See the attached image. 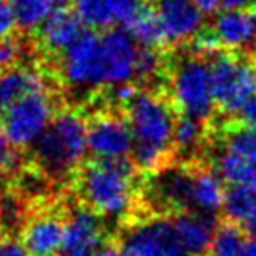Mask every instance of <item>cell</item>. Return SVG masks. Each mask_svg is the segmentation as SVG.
<instances>
[{
  "label": "cell",
  "mask_w": 256,
  "mask_h": 256,
  "mask_svg": "<svg viewBox=\"0 0 256 256\" xmlns=\"http://www.w3.org/2000/svg\"><path fill=\"white\" fill-rule=\"evenodd\" d=\"M140 50L132 34L124 30L84 32L62 53V79L76 92L130 84L137 79Z\"/></svg>",
  "instance_id": "6da1fadb"
},
{
  "label": "cell",
  "mask_w": 256,
  "mask_h": 256,
  "mask_svg": "<svg viewBox=\"0 0 256 256\" xmlns=\"http://www.w3.org/2000/svg\"><path fill=\"white\" fill-rule=\"evenodd\" d=\"M134 160L142 170L162 168L174 148L176 116L170 104L153 92H140L126 102Z\"/></svg>",
  "instance_id": "7a4b0ae2"
},
{
  "label": "cell",
  "mask_w": 256,
  "mask_h": 256,
  "mask_svg": "<svg viewBox=\"0 0 256 256\" xmlns=\"http://www.w3.org/2000/svg\"><path fill=\"white\" fill-rule=\"evenodd\" d=\"M78 190L100 218L118 221L136 202V176L126 160H95L79 172Z\"/></svg>",
  "instance_id": "3957f363"
},
{
  "label": "cell",
  "mask_w": 256,
  "mask_h": 256,
  "mask_svg": "<svg viewBox=\"0 0 256 256\" xmlns=\"http://www.w3.org/2000/svg\"><path fill=\"white\" fill-rule=\"evenodd\" d=\"M88 151V121L78 110H62L34 146L42 170L64 178L79 167Z\"/></svg>",
  "instance_id": "277c9868"
},
{
  "label": "cell",
  "mask_w": 256,
  "mask_h": 256,
  "mask_svg": "<svg viewBox=\"0 0 256 256\" xmlns=\"http://www.w3.org/2000/svg\"><path fill=\"white\" fill-rule=\"evenodd\" d=\"M168 92L174 106L184 116L207 121L216 109L210 65L204 56H184L172 68Z\"/></svg>",
  "instance_id": "5b68a950"
},
{
  "label": "cell",
  "mask_w": 256,
  "mask_h": 256,
  "mask_svg": "<svg viewBox=\"0 0 256 256\" xmlns=\"http://www.w3.org/2000/svg\"><path fill=\"white\" fill-rule=\"evenodd\" d=\"M54 118V102L48 86L20 96L8 106L0 120V126L9 142L16 148L36 146Z\"/></svg>",
  "instance_id": "8992f818"
},
{
  "label": "cell",
  "mask_w": 256,
  "mask_h": 256,
  "mask_svg": "<svg viewBox=\"0 0 256 256\" xmlns=\"http://www.w3.org/2000/svg\"><path fill=\"white\" fill-rule=\"evenodd\" d=\"M209 65L216 106L226 114H238L256 93V60L230 51L214 54Z\"/></svg>",
  "instance_id": "52a82bcc"
},
{
  "label": "cell",
  "mask_w": 256,
  "mask_h": 256,
  "mask_svg": "<svg viewBox=\"0 0 256 256\" xmlns=\"http://www.w3.org/2000/svg\"><path fill=\"white\" fill-rule=\"evenodd\" d=\"M120 251L121 256H184L172 218H153L130 226Z\"/></svg>",
  "instance_id": "ba28073f"
},
{
  "label": "cell",
  "mask_w": 256,
  "mask_h": 256,
  "mask_svg": "<svg viewBox=\"0 0 256 256\" xmlns=\"http://www.w3.org/2000/svg\"><path fill=\"white\" fill-rule=\"evenodd\" d=\"M134 150L128 121L100 112L88 123V151L96 160H124Z\"/></svg>",
  "instance_id": "9c48e42d"
},
{
  "label": "cell",
  "mask_w": 256,
  "mask_h": 256,
  "mask_svg": "<svg viewBox=\"0 0 256 256\" xmlns=\"http://www.w3.org/2000/svg\"><path fill=\"white\" fill-rule=\"evenodd\" d=\"M154 16L162 44L188 42L202 32L204 12L193 0H158Z\"/></svg>",
  "instance_id": "30bf717a"
},
{
  "label": "cell",
  "mask_w": 256,
  "mask_h": 256,
  "mask_svg": "<svg viewBox=\"0 0 256 256\" xmlns=\"http://www.w3.org/2000/svg\"><path fill=\"white\" fill-rule=\"evenodd\" d=\"M220 48L232 53L256 51V8L221 11L210 26Z\"/></svg>",
  "instance_id": "8fae6325"
},
{
  "label": "cell",
  "mask_w": 256,
  "mask_h": 256,
  "mask_svg": "<svg viewBox=\"0 0 256 256\" xmlns=\"http://www.w3.org/2000/svg\"><path fill=\"white\" fill-rule=\"evenodd\" d=\"M139 11L137 0H76V14L93 30L128 26Z\"/></svg>",
  "instance_id": "7c38bea8"
},
{
  "label": "cell",
  "mask_w": 256,
  "mask_h": 256,
  "mask_svg": "<svg viewBox=\"0 0 256 256\" xmlns=\"http://www.w3.org/2000/svg\"><path fill=\"white\" fill-rule=\"evenodd\" d=\"M195 170L186 167L162 168L151 181V198L167 210H192V186Z\"/></svg>",
  "instance_id": "4fadbf2b"
},
{
  "label": "cell",
  "mask_w": 256,
  "mask_h": 256,
  "mask_svg": "<svg viewBox=\"0 0 256 256\" xmlns=\"http://www.w3.org/2000/svg\"><path fill=\"white\" fill-rule=\"evenodd\" d=\"M22 244L32 256H56L64 251L65 221L56 214H39L25 224Z\"/></svg>",
  "instance_id": "5bb4252c"
},
{
  "label": "cell",
  "mask_w": 256,
  "mask_h": 256,
  "mask_svg": "<svg viewBox=\"0 0 256 256\" xmlns=\"http://www.w3.org/2000/svg\"><path fill=\"white\" fill-rule=\"evenodd\" d=\"M176 234L181 242L184 252L198 256L209 251L212 237L216 234V223L212 214L198 212V210H184L172 218Z\"/></svg>",
  "instance_id": "9a60e30c"
},
{
  "label": "cell",
  "mask_w": 256,
  "mask_h": 256,
  "mask_svg": "<svg viewBox=\"0 0 256 256\" xmlns=\"http://www.w3.org/2000/svg\"><path fill=\"white\" fill-rule=\"evenodd\" d=\"M82 34V22L76 11L56 8L39 28V40L50 53H64Z\"/></svg>",
  "instance_id": "2e32d148"
},
{
  "label": "cell",
  "mask_w": 256,
  "mask_h": 256,
  "mask_svg": "<svg viewBox=\"0 0 256 256\" xmlns=\"http://www.w3.org/2000/svg\"><path fill=\"white\" fill-rule=\"evenodd\" d=\"M104 240V224L100 216L88 209H76L65 221L64 249H96Z\"/></svg>",
  "instance_id": "e0dca14e"
},
{
  "label": "cell",
  "mask_w": 256,
  "mask_h": 256,
  "mask_svg": "<svg viewBox=\"0 0 256 256\" xmlns=\"http://www.w3.org/2000/svg\"><path fill=\"white\" fill-rule=\"evenodd\" d=\"M223 179L216 170L196 168L192 186V210L214 214L224 202Z\"/></svg>",
  "instance_id": "ac0fdd59"
},
{
  "label": "cell",
  "mask_w": 256,
  "mask_h": 256,
  "mask_svg": "<svg viewBox=\"0 0 256 256\" xmlns=\"http://www.w3.org/2000/svg\"><path fill=\"white\" fill-rule=\"evenodd\" d=\"M44 86H48L46 79L36 68L11 67L8 70H2L0 72V109H6L20 96Z\"/></svg>",
  "instance_id": "d6986e66"
},
{
  "label": "cell",
  "mask_w": 256,
  "mask_h": 256,
  "mask_svg": "<svg viewBox=\"0 0 256 256\" xmlns=\"http://www.w3.org/2000/svg\"><path fill=\"white\" fill-rule=\"evenodd\" d=\"M224 214L230 221L246 224L256 218V184L238 182L224 192Z\"/></svg>",
  "instance_id": "ffe728a7"
},
{
  "label": "cell",
  "mask_w": 256,
  "mask_h": 256,
  "mask_svg": "<svg viewBox=\"0 0 256 256\" xmlns=\"http://www.w3.org/2000/svg\"><path fill=\"white\" fill-rule=\"evenodd\" d=\"M214 170L221 176L223 181L230 184H238V182L256 184V158L240 156V154L220 150Z\"/></svg>",
  "instance_id": "44dd1931"
},
{
  "label": "cell",
  "mask_w": 256,
  "mask_h": 256,
  "mask_svg": "<svg viewBox=\"0 0 256 256\" xmlns=\"http://www.w3.org/2000/svg\"><path fill=\"white\" fill-rule=\"evenodd\" d=\"M22 30H39L56 9V0H8Z\"/></svg>",
  "instance_id": "7402d4cb"
},
{
  "label": "cell",
  "mask_w": 256,
  "mask_h": 256,
  "mask_svg": "<svg viewBox=\"0 0 256 256\" xmlns=\"http://www.w3.org/2000/svg\"><path fill=\"white\" fill-rule=\"evenodd\" d=\"M248 240L244 226L228 220L216 228L209 248V256H238L240 249Z\"/></svg>",
  "instance_id": "603a6c76"
},
{
  "label": "cell",
  "mask_w": 256,
  "mask_h": 256,
  "mask_svg": "<svg viewBox=\"0 0 256 256\" xmlns=\"http://www.w3.org/2000/svg\"><path fill=\"white\" fill-rule=\"evenodd\" d=\"M228 153L256 158V130L248 124L228 128L221 139V148Z\"/></svg>",
  "instance_id": "cb8c5ba5"
},
{
  "label": "cell",
  "mask_w": 256,
  "mask_h": 256,
  "mask_svg": "<svg viewBox=\"0 0 256 256\" xmlns=\"http://www.w3.org/2000/svg\"><path fill=\"white\" fill-rule=\"evenodd\" d=\"M204 140V121L195 118L182 116L176 123L174 130V148L181 153H193Z\"/></svg>",
  "instance_id": "d4e9b609"
},
{
  "label": "cell",
  "mask_w": 256,
  "mask_h": 256,
  "mask_svg": "<svg viewBox=\"0 0 256 256\" xmlns=\"http://www.w3.org/2000/svg\"><path fill=\"white\" fill-rule=\"evenodd\" d=\"M128 28H130V34L134 36V39L139 44H142V46L153 48L156 44H162L160 28H158L154 11H144V9H140L136 18L132 20V23L128 25Z\"/></svg>",
  "instance_id": "484cf974"
},
{
  "label": "cell",
  "mask_w": 256,
  "mask_h": 256,
  "mask_svg": "<svg viewBox=\"0 0 256 256\" xmlns=\"http://www.w3.org/2000/svg\"><path fill=\"white\" fill-rule=\"evenodd\" d=\"M16 150L18 148L9 142L6 134L2 132V126H0V176L9 174V172H12L18 167L20 156Z\"/></svg>",
  "instance_id": "4316f807"
},
{
  "label": "cell",
  "mask_w": 256,
  "mask_h": 256,
  "mask_svg": "<svg viewBox=\"0 0 256 256\" xmlns=\"http://www.w3.org/2000/svg\"><path fill=\"white\" fill-rule=\"evenodd\" d=\"M162 62L156 51H153L151 48H144L140 50V58H139V70H137V79H153L154 76L160 72Z\"/></svg>",
  "instance_id": "83f0119b"
},
{
  "label": "cell",
  "mask_w": 256,
  "mask_h": 256,
  "mask_svg": "<svg viewBox=\"0 0 256 256\" xmlns=\"http://www.w3.org/2000/svg\"><path fill=\"white\" fill-rule=\"evenodd\" d=\"M22 54V46L18 40H14L11 36L0 37V72L8 70L18 62Z\"/></svg>",
  "instance_id": "f1b7e54d"
},
{
  "label": "cell",
  "mask_w": 256,
  "mask_h": 256,
  "mask_svg": "<svg viewBox=\"0 0 256 256\" xmlns=\"http://www.w3.org/2000/svg\"><path fill=\"white\" fill-rule=\"evenodd\" d=\"M14 26H18V25H16L11 6H9V2H6V0H0V37L11 36Z\"/></svg>",
  "instance_id": "f546056e"
},
{
  "label": "cell",
  "mask_w": 256,
  "mask_h": 256,
  "mask_svg": "<svg viewBox=\"0 0 256 256\" xmlns=\"http://www.w3.org/2000/svg\"><path fill=\"white\" fill-rule=\"evenodd\" d=\"M238 116H240L242 123L256 130V93L244 104V107L240 109Z\"/></svg>",
  "instance_id": "4dcf8cb0"
},
{
  "label": "cell",
  "mask_w": 256,
  "mask_h": 256,
  "mask_svg": "<svg viewBox=\"0 0 256 256\" xmlns=\"http://www.w3.org/2000/svg\"><path fill=\"white\" fill-rule=\"evenodd\" d=\"M2 256H32L26 248L20 242L14 240H8L2 244Z\"/></svg>",
  "instance_id": "1f68e13d"
},
{
  "label": "cell",
  "mask_w": 256,
  "mask_h": 256,
  "mask_svg": "<svg viewBox=\"0 0 256 256\" xmlns=\"http://www.w3.org/2000/svg\"><path fill=\"white\" fill-rule=\"evenodd\" d=\"M256 8V0H220L221 11H230V9H248Z\"/></svg>",
  "instance_id": "d6a6232c"
},
{
  "label": "cell",
  "mask_w": 256,
  "mask_h": 256,
  "mask_svg": "<svg viewBox=\"0 0 256 256\" xmlns=\"http://www.w3.org/2000/svg\"><path fill=\"white\" fill-rule=\"evenodd\" d=\"M198 9L204 14H214V12L221 11L220 9V0H193Z\"/></svg>",
  "instance_id": "836d02e7"
},
{
  "label": "cell",
  "mask_w": 256,
  "mask_h": 256,
  "mask_svg": "<svg viewBox=\"0 0 256 256\" xmlns=\"http://www.w3.org/2000/svg\"><path fill=\"white\" fill-rule=\"evenodd\" d=\"M92 256H121V251L116 248H110V246H106V248L100 246L92 252Z\"/></svg>",
  "instance_id": "e575fe53"
},
{
  "label": "cell",
  "mask_w": 256,
  "mask_h": 256,
  "mask_svg": "<svg viewBox=\"0 0 256 256\" xmlns=\"http://www.w3.org/2000/svg\"><path fill=\"white\" fill-rule=\"evenodd\" d=\"M238 256H256V238H249L246 240L244 248L240 249Z\"/></svg>",
  "instance_id": "d590c367"
},
{
  "label": "cell",
  "mask_w": 256,
  "mask_h": 256,
  "mask_svg": "<svg viewBox=\"0 0 256 256\" xmlns=\"http://www.w3.org/2000/svg\"><path fill=\"white\" fill-rule=\"evenodd\" d=\"M95 249H64L60 256H92Z\"/></svg>",
  "instance_id": "8d00e7d4"
},
{
  "label": "cell",
  "mask_w": 256,
  "mask_h": 256,
  "mask_svg": "<svg viewBox=\"0 0 256 256\" xmlns=\"http://www.w3.org/2000/svg\"><path fill=\"white\" fill-rule=\"evenodd\" d=\"M0 256H2V246H0Z\"/></svg>",
  "instance_id": "74e56055"
},
{
  "label": "cell",
  "mask_w": 256,
  "mask_h": 256,
  "mask_svg": "<svg viewBox=\"0 0 256 256\" xmlns=\"http://www.w3.org/2000/svg\"><path fill=\"white\" fill-rule=\"evenodd\" d=\"M144 2H153V0H144Z\"/></svg>",
  "instance_id": "f35d334b"
},
{
  "label": "cell",
  "mask_w": 256,
  "mask_h": 256,
  "mask_svg": "<svg viewBox=\"0 0 256 256\" xmlns=\"http://www.w3.org/2000/svg\"><path fill=\"white\" fill-rule=\"evenodd\" d=\"M254 53H256V51H254Z\"/></svg>",
  "instance_id": "ab89813d"
},
{
  "label": "cell",
  "mask_w": 256,
  "mask_h": 256,
  "mask_svg": "<svg viewBox=\"0 0 256 256\" xmlns=\"http://www.w3.org/2000/svg\"><path fill=\"white\" fill-rule=\"evenodd\" d=\"M190 256H192V254H190Z\"/></svg>",
  "instance_id": "60d3db41"
}]
</instances>
